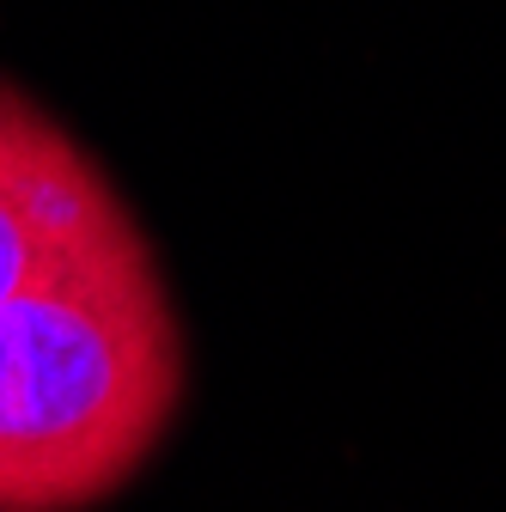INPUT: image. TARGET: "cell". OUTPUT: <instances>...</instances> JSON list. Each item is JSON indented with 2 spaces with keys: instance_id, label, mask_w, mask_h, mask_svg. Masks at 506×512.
Returning a JSON list of instances; mask_svg holds the SVG:
<instances>
[{
  "instance_id": "2",
  "label": "cell",
  "mask_w": 506,
  "mask_h": 512,
  "mask_svg": "<svg viewBox=\"0 0 506 512\" xmlns=\"http://www.w3.org/2000/svg\"><path fill=\"white\" fill-rule=\"evenodd\" d=\"M116 226H129V214L104 171L55 116L0 80V311Z\"/></svg>"
},
{
  "instance_id": "1",
  "label": "cell",
  "mask_w": 506,
  "mask_h": 512,
  "mask_svg": "<svg viewBox=\"0 0 506 512\" xmlns=\"http://www.w3.org/2000/svg\"><path fill=\"white\" fill-rule=\"evenodd\" d=\"M177 391V324L129 220L0 311V512H80L116 494Z\"/></svg>"
}]
</instances>
